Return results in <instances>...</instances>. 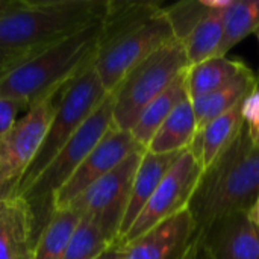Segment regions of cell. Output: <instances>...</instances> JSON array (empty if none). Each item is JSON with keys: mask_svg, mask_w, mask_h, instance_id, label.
Masks as SVG:
<instances>
[{"mask_svg": "<svg viewBox=\"0 0 259 259\" xmlns=\"http://www.w3.org/2000/svg\"><path fill=\"white\" fill-rule=\"evenodd\" d=\"M109 93L105 90L94 62L85 67L65 88L53 120L47 129L44 141L33 156L32 162L23 173L12 196L24 193L50 161L59 153L65 143L76 134L83 121L94 112V109L105 100Z\"/></svg>", "mask_w": 259, "mask_h": 259, "instance_id": "8992f818", "label": "cell"}, {"mask_svg": "<svg viewBox=\"0 0 259 259\" xmlns=\"http://www.w3.org/2000/svg\"><path fill=\"white\" fill-rule=\"evenodd\" d=\"M173 38V27L159 3L109 2L94 59L105 90L112 93L135 65Z\"/></svg>", "mask_w": 259, "mask_h": 259, "instance_id": "6da1fadb", "label": "cell"}, {"mask_svg": "<svg viewBox=\"0 0 259 259\" xmlns=\"http://www.w3.org/2000/svg\"><path fill=\"white\" fill-rule=\"evenodd\" d=\"M18 0H0V15L5 14L6 11H9L11 8H14L17 5Z\"/></svg>", "mask_w": 259, "mask_h": 259, "instance_id": "d6a6232c", "label": "cell"}, {"mask_svg": "<svg viewBox=\"0 0 259 259\" xmlns=\"http://www.w3.org/2000/svg\"><path fill=\"white\" fill-rule=\"evenodd\" d=\"M42 49V47H41ZM41 49H26V50H9L0 49V80L8 76L14 68L26 62Z\"/></svg>", "mask_w": 259, "mask_h": 259, "instance_id": "83f0119b", "label": "cell"}, {"mask_svg": "<svg viewBox=\"0 0 259 259\" xmlns=\"http://www.w3.org/2000/svg\"><path fill=\"white\" fill-rule=\"evenodd\" d=\"M241 112L250 140L259 146V88L243 102Z\"/></svg>", "mask_w": 259, "mask_h": 259, "instance_id": "4316f807", "label": "cell"}, {"mask_svg": "<svg viewBox=\"0 0 259 259\" xmlns=\"http://www.w3.org/2000/svg\"><path fill=\"white\" fill-rule=\"evenodd\" d=\"M144 152L146 150H140L126 158L118 167L87 188L68 206L74 209L80 219L94 222L112 244L118 241L134 176Z\"/></svg>", "mask_w": 259, "mask_h": 259, "instance_id": "9c48e42d", "label": "cell"}, {"mask_svg": "<svg viewBox=\"0 0 259 259\" xmlns=\"http://www.w3.org/2000/svg\"><path fill=\"white\" fill-rule=\"evenodd\" d=\"M203 6H206L211 11H219V12H225L226 9H229L234 3V0H200Z\"/></svg>", "mask_w": 259, "mask_h": 259, "instance_id": "4dcf8cb0", "label": "cell"}, {"mask_svg": "<svg viewBox=\"0 0 259 259\" xmlns=\"http://www.w3.org/2000/svg\"><path fill=\"white\" fill-rule=\"evenodd\" d=\"M249 215H250V219H252L253 225L256 226V229L259 231V196H258V199H256V202H255V205H253V206H252V209L249 211Z\"/></svg>", "mask_w": 259, "mask_h": 259, "instance_id": "1f68e13d", "label": "cell"}, {"mask_svg": "<svg viewBox=\"0 0 259 259\" xmlns=\"http://www.w3.org/2000/svg\"><path fill=\"white\" fill-rule=\"evenodd\" d=\"M23 109H29L23 100L0 96V141L17 123V115Z\"/></svg>", "mask_w": 259, "mask_h": 259, "instance_id": "484cf974", "label": "cell"}, {"mask_svg": "<svg viewBox=\"0 0 259 259\" xmlns=\"http://www.w3.org/2000/svg\"><path fill=\"white\" fill-rule=\"evenodd\" d=\"M259 196V146L244 126L238 138L202 173L188 211L199 235L214 222L246 211Z\"/></svg>", "mask_w": 259, "mask_h": 259, "instance_id": "7a4b0ae2", "label": "cell"}, {"mask_svg": "<svg viewBox=\"0 0 259 259\" xmlns=\"http://www.w3.org/2000/svg\"><path fill=\"white\" fill-rule=\"evenodd\" d=\"M199 240L212 259H259V231L246 211L214 222Z\"/></svg>", "mask_w": 259, "mask_h": 259, "instance_id": "4fadbf2b", "label": "cell"}, {"mask_svg": "<svg viewBox=\"0 0 259 259\" xmlns=\"http://www.w3.org/2000/svg\"><path fill=\"white\" fill-rule=\"evenodd\" d=\"M164 12L173 27L175 36L179 41H182L209 12V9L203 6L200 0H197V2H181L171 5L168 8H164Z\"/></svg>", "mask_w": 259, "mask_h": 259, "instance_id": "d4e9b609", "label": "cell"}, {"mask_svg": "<svg viewBox=\"0 0 259 259\" xmlns=\"http://www.w3.org/2000/svg\"><path fill=\"white\" fill-rule=\"evenodd\" d=\"M223 38V12L211 11L181 41L190 67L217 56Z\"/></svg>", "mask_w": 259, "mask_h": 259, "instance_id": "44dd1931", "label": "cell"}, {"mask_svg": "<svg viewBox=\"0 0 259 259\" xmlns=\"http://www.w3.org/2000/svg\"><path fill=\"white\" fill-rule=\"evenodd\" d=\"M32 226L29 206L21 197L0 199V259H14L21 232Z\"/></svg>", "mask_w": 259, "mask_h": 259, "instance_id": "603a6c76", "label": "cell"}, {"mask_svg": "<svg viewBox=\"0 0 259 259\" xmlns=\"http://www.w3.org/2000/svg\"><path fill=\"white\" fill-rule=\"evenodd\" d=\"M121 255H123V244L114 243L94 259H121Z\"/></svg>", "mask_w": 259, "mask_h": 259, "instance_id": "f546056e", "label": "cell"}, {"mask_svg": "<svg viewBox=\"0 0 259 259\" xmlns=\"http://www.w3.org/2000/svg\"><path fill=\"white\" fill-rule=\"evenodd\" d=\"M33 244H35L33 229H32V226H29L21 232V235L17 241L14 259H33Z\"/></svg>", "mask_w": 259, "mask_h": 259, "instance_id": "f1b7e54d", "label": "cell"}, {"mask_svg": "<svg viewBox=\"0 0 259 259\" xmlns=\"http://www.w3.org/2000/svg\"><path fill=\"white\" fill-rule=\"evenodd\" d=\"M140 150L146 149L135 141L129 131H120L112 126L77 167L73 176L56 193L53 199V214L67 209L87 188Z\"/></svg>", "mask_w": 259, "mask_h": 259, "instance_id": "8fae6325", "label": "cell"}, {"mask_svg": "<svg viewBox=\"0 0 259 259\" xmlns=\"http://www.w3.org/2000/svg\"><path fill=\"white\" fill-rule=\"evenodd\" d=\"M105 0H18L0 15V49H41L105 18Z\"/></svg>", "mask_w": 259, "mask_h": 259, "instance_id": "277c9868", "label": "cell"}, {"mask_svg": "<svg viewBox=\"0 0 259 259\" xmlns=\"http://www.w3.org/2000/svg\"><path fill=\"white\" fill-rule=\"evenodd\" d=\"M103 20L38 50L0 80V96L23 100L29 108L52 90L73 80L94 62Z\"/></svg>", "mask_w": 259, "mask_h": 259, "instance_id": "3957f363", "label": "cell"}, {"mask_svg": "<svg viewBox=\"0 0 259 259\" xmlns=\"http://www.w3.org/2000/svg\"><path fill=\"white\" fill-rule=\"evenodd\" d=\"M255 32H259V0H235L223 12V38L215 58H225L234 46Z\"/></svg>", "mask_w": 259, "mask_h": 259, "instance_id": "7402d4cb", "label": "cell"}, {"mask_svg": "<svg viewBox=\"0 0 259 259\" xmlns=\"http://www.w3.org/2000/svg\"><path fill=\"white\" fill-rule=\"evenodd\" d=\"M197 240V226L185 209L138 240L124 244L121 259H184Z\"/></svg>", "mask_w": 259, "mask_h": 259, "instance_id": "7c38bea8", "label": "cell"}, {"mask_svg": "<svg viewBox=\"0 0 259 259\" xmlns=\"http://www.w3.org/2000/svg\"><path fill=\"white\" fill-rule=\"evenodd\" d=\"M114 93H109L35 179V182L24 193L17 196L29 206L35 241L53 215V199L56 193L114 126Z\"/></svg>", "mask_w": 259, "mask_h": 259, "instance_id": "5b68a950", "label": "cell"}, {"mask_svg": "<svg viewBox=\"0 0 259 259\" xmlns=\"http://www.w3.org/2000/svg\"><path fill=\"white\" fill-rule=\"evenodd\" d=\"M197 249H199V240L193 244V247L190 249V252L187 253V256L184 259H194V256H196V253H197Z\"/></svg>", "mask_w": 259, "mask_h": 259, "instance_id": "e575fe53", "label": "cell"}, {"mask_svg": "<svg viewBox=\"0 0 259 259\" xmlns=\"http://www.w3.org/2000/svg\"><path fill=\"white\" fill-rule=\"evenodd\" d=\"M188 68L184 46L178 38L135 65L112 91L114 126L120 131H131L143 109Z\"/></svg>", "mask_w": 259, "mask_h": 259, "instance_id": "52a82bcc", "label": "cell"}, {"mask_svg": "<svg viewBox=\"0 0 259 259\" xmlns=\"http://www.w3.org/2000/svg\"><path fill=\"white\" fill-rule=\"evenodd\" d=\"M247 65L241 61L225 58H211L187 70L188 99L194 100L214 93L237 79Z\"/></svg>", "mask_w": 259, "mask_h": 259, "instance_id": "d6986e66", "label": "cell"}, {"mask_svg": "<svg viewBox=\"0 0 259 259\" xmlns=\"http://www.w3.org/2000/svg\"><path fill=\"white\" fill-rule=\"evenodd\" d=\"M181 153L182 152L156 155V153H150L147 150L144 152V155L140 161V165L137 168V173L134 176L129 203H127L124 219H123V223L120 228L118 241L129 232L134 222L137 220V217L140 215V212L143 211V208L146 206V203L149 202V199L158 188L159 182L164 179V176L171 168V165L176 162V159L179 158Z\"/></svg>", "mask_w": 259, "mask_h": 259, "instance_id": "5bb4252c", "label": "cell"}, {"mask_svg": "<svg viewBox=\"0 0 259 259\" xmlns=\"http://www.w3.org/2000/svg\"><path fill=\"white\" fill-rule=\"evenodd\" d=\"M194 259H212L206 253V250L200 246V240H199V249H197V253H196Z\"/></svg>", "mask_w": 259, "mask_h": 259, "instance_id": "836d02e7", "label": "cell"}, {"mask_svg": "<svg viewBox=\"0 0 259 259\" xmlns=\"http://www.w3.org/2000/svg\"><path fill=\"white\" fill-rule=\"evenodd\" d=\"M258 76L252 68L247 67L237 79H234L231 83L225 85L223 88L191 100L196 115L197 131L205 127L217 117L241 105L252 93L258 90Z\"/></svg>", "mask_w": 259, "mask_h": 259, "instance_id": "2e32d148", "label": "cell"}, {"mask_svg": "<svg viewBox=\"0 0 259 259\" xmlns=\"http://www.w3.org/2000/svg\"><path fill=\"white\" fill-rule=\"evenodd\" d=\"M197 134V123L190 99L182 100L167 117V120L159 126L149 146L147 152L162 155V153H178L187 150Z\"/></svg>", "mask_w": 259, "mask_h": 259, "instance_id": "e0dca14e", "label": "cell"}, {"mask_svg": "<svg viewBox=\"0 0 259 259\" xmlns=\"http://www.w3.org/2000/svg\"><path fill=\"white\" fill-rule=\"evenodd\" d=\"M111 244L94 222L80 219L62 259H94Z\"/></svg>", "mask_w": 259, "mask_h": 259, "instance_id": "cb8c5ba5", "label": "cell"}, {"mask_svg": "<svg viewBox=\"0 0 259 259\" xmlns=\"http://www.w3.org/2000/svg\"><path fill=\"white\" fill-rule=\"evenodd\" d=\"M68 83L52 90L33 106H30L26 114L20 120H17L12 129L2 138L0 199L12 196L23 173L39 150Z\"/></svg>", "mask_w": 259, "mask_h": 259, "instance_id": "ba28073f", "label": "cell"}, {"mask_svg": "<svg viewBox=\"0 0 259 259\" xmlns=\"http://www.w3.org/2000/svg\"><path fill=\"white\" fill-rule=\"evenodd\" d=\"M202 178V168L190 149L184 150L167 171L158 188L134 222L129 232L118 241L129 244L161 223L188 209L194 190Z\"/></svg>", "mask_w": 259, "mask_h": 259, "instance_id": "30bf717a", "label": "cell"}, {"mask_svg": "<svg viewBox=\"0 0 259 259\" xmlns=\"http://www.w3.org/2000/svg\"><path fill=\"white\" fill-rule=\"evenodd\" d=\"M258 39H259V32H258Z\"/></svg>", "mask_w": 259, "mask_h": 259, "instance_id": "d590c367", "label": "cell"}, {"mask_svg": "<svg viewBox=\"0 0 259 259\" xmlns=\"http://www.w3.org/2000/svg\"><path fill=\"white\" fill-rule=\"evenodd\" d=\"M188 99L187 93V71H184L178 79L158 97H155L140 114L134 127L129 131L135 141L144 149L149 146L150 140L159 129V126L167 120L171 111L182 102Z\"/></svg>", "mask_w": 259, "mask_h": 259, "instance_id": "ac0fdd59", "label": "cell"}, {"mask_svg": "<svg viewBox=\"0 0 259 259\" xmlns=\"http://www.w3.org/2000/svg\"><path fill=\"white\" fill-rule=\"evenodd\" d=\"M243 105V103H241ZM241 105L232 111L217 117L205 127L197 131L190 152L199 162L202 173L212 165V162L238 138L244 129V120L241 112Z\"/></svg>", "mask_w": 259, "mask_h": 259, "instance_id": "9a60e30c", "label": "cell"}, {"mask_svg": "<svg viewBox=\"0 0 259 259\" xmlns=\"http://www.w3.org/2000/svg\"><path fill=\"white\" fill-rule=\"evenodd\" d=\"M79 222L71 208L56 211L33 244V259H62Z\"/></svg>", "mask_w": 259, "mask_h": 259, "instance_id": "ffe728a7", "label": "cell"}]
</instances>
